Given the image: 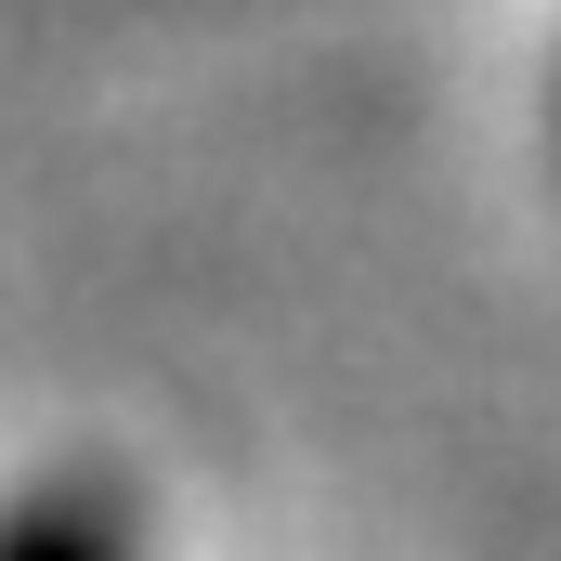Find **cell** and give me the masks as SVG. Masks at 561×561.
<instances>
[{"mask_svg": "<svg viewBox=\"0 0 561 561\" xmlns=\"http://www.w3.org/2000/svg\"><path fill=\"white\" fill-rule=\"evenodd\" d=\"M0 561H131V523H118L105 496H39V510L0 536Z\"/></svg>", "mask_w": 561, "mask_h": 561, "instance_id": "obj_1", "label": "cell"}]
</instances>
